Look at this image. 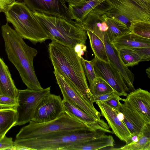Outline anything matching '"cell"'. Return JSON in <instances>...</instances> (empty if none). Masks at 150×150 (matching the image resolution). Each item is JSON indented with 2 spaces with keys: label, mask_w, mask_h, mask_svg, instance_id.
Here are the masks:
<instances>
[{
  "label": "cell",
  "mask_w": 150,
  "mask_h": 150,
  "mask_svg": "<svg viewBox=\"0 0 150 150\" xmlns=\"http://www.w3.org/2000/svg\"><path fill=\"white\" fill-rule=\"evenodd\" d=\"M1 30L8 58L17 69L27 88L33 90L43 89L35 73L33 64L37 50L27 45L8 22L2 26Z\"/></svg>",
  "instance_id": "cell-1"
},
{
  "label": "cell",
  "mask_w": 150,
  "mask_h": 150,
  "mask_svg": "<svg viewBox=\"0 0 150 150\" xmlns=\"http://www.w3.org/2000/svg\"><path fill=\"white\" fill-rule=\"evenodd\" d=\"M48 51L54 68L66 78L80 94L92 102V95L81 63L83 58L73 48L54 40L49 44Z\"/></svg>",
  "instance_id": "cell-2"
},
{
  "label": "cell",
  "mask_w": 150,
  "mask_h": 150,
  "mask_svg": "<svg viewBox=\"0 0 150 150\" xmlns=\"http://www.w3.org/2000/svg\"><path fill=\"white\" fill-rule=\"evenodd\" d=\"M105 133L86 130L57 132L36 138L16 139L14 146L29 150H63L67 146L94 139Z\"/></svg>",
  "instance_id": "cell-3"
},
{
  "label": "cell",
  "mask_w": 150,
  "mask_h": 150,
  "mask_svg": "<svg viewBox=\"0 0 150 150\" xmlns=\"http://www.w3.org/2000/svg\"><path fill=\"white\" fill-rule=\"evenodd\" d=\"M4 12L7 22L12 24L23 39L34 44L50 39L42 24L23 2L15 1Z\"/></svg>",
  "instance_id": "cell-4"
},
{
  "label": "cell",
  "mask_w": 150,
  "mask_h": 150,
  "mask_svg": "<svg viewBox=\"0 0 150 150\" xmlns=\"http://www.w3.org/2000/svg\"><path fill=\"white\" fill-rule=\"evenodd\" d=\"M33 13L45 28L51 40L73 48L77 44H85L86 32L76 22L61 17L37 12Z\"/></svg>",
  "instance_id": "cell-5"
},
{
  "label": "cell",
  "mask_w": 150,
  "mask_h": 150,
  "mask_svg": "<svg viewBox=\"0 0 150 150\" xmlns=\"http://www.w3.org/2000/svg\"><path fill=\"white\" fill-rule=\"evenodd\" d=\"M81 130L95 131L65 110L58 118L49 122L37 123L32 121H30L28 125L21 128L16 135V138H33L57 132Z\"/></svg>",
  "instance_id": "cell-6"
},
{
  "label": "cell",
  "mask_w": 150,
  "mask_h": 150,
  "mask_svg": "<svg viewBox=\"0 0 150 150\" xmlns=\"http://www.w3.org/2000/svg\"><path fill=\"white\" fill-rule=\"evenodd\" d=\"M110 8L104 13L106 16L115 18L129 29L132 24L138 21L150 22V13L133 0H105Z\"/></svg>",
  "instance_id": "cell-7"
},
{
  "label": "cell",
  "mask_w": 150,
  "mask_h": 150,
  "mask_svg": "<svg viewBox=\"0 0 150 150\" xmlns=\"http://www.w3.org/2000/svg\"><path fill=\"white\" fill-rule=\"evenodd\" d=\"M50 86L39 90L27 88L18 90L17 104L15 108L17 121L15 125L20 126L32 121L35 109L43 98L50 93Z\"/></svg>",
  "instance_id": "cell-8"
},
{
  "label": "cell",
  "mask_w": 150,
  "mask_h": 150,
  "mask_svg": "<svg viewBox=\"0 0 150 150\" xmlns=\"http://www.w3.org/2000/svg\"><path fill=\"white\" fill-rule=\"evenodd\" d=\"M54 74L63 95V100L76 106L96 120H100L102 116L95 108L93 103L80 94L70 82L54 68Z\"/></svg>",
  "instance_id": "cell-9"
},
{
  "label": "cell",
  "mask_w": 150,
  "mask_h": 150,
  "mask_svg": "<svg viewBox=\"0 0 150 150\" xmlns=\"http://www.w3.org/2000/svg\"><path fill=\"white\" fill-rule=\"evenodd\" d=\"M91 61L96 77L104 80L119 96H127L129 90L119 71L109 62L96 57Z\"/></svg>",
  "instance_id": "cell-10"
},
{
  "label": "cell",
  "mask_w": 150,
  "mask_h": 150,
  "mask_svg": "<svg viewBox=\"0 0 150 150\" xmlns=\"http://www.w3.org/2000/svg\"><path fill=\"white\" fill-rule=\"evenodd\" d=\"M64 111L60 96L50 93L44 96L38 105L32 121L37 123L49 122L58 118Z\"/></svg>",
  "instance_id": "cell-11"
},
{
  "label": "cell",
  "mask_w": 150,
  "mask_h": 150,
  "mask_svg": "<svg viewBox=\"0 0 150 150\" xmlns=\"http://www.w3.org/2000/svg\"><path fill=\"white\" fill-rule=\"evenodd\" d=\"M96 103L101 111V115L105 118L113 133L121 140L125 142L126 144L130 143L132 135L123 120L119 118L118 111L104 101Z\"/></svg>",
  "instance_id": "cell-12"
},
{
  "label": "cell",
  "mask_w": 150,
  "mask_h": 150,
  "mask_svg": "<svg viewBox=\"0 0 150 150\" xmlns=\"http://www.w3.org/2000/svg\"><path fill=\"white\" fill-rule=\"evenodd\" d=\"M31 11L71 19L64 0H23Z\"/></svg>",
  "instance_id": "cell-13"
},
{
  "label": "cell",
  "mask_w": 150,
  "mask_h": 150,
  "mask_svg": "<svg viewBox=\"0 0 150 150\" xmlns=\"http://www.w3.org/2000/svg\"><path fill=\"white\" fill-rule=\"evenodd\" d=\"M118 109L122 116V120L132 137L137 135L144 127L149 124L133 107L126 99H122Z\"/></svg>",
  "instance_id": "cell-14"
},
{
  "label": "cell",
  "mask_w": 150,
  "mask_h": 150,
  "mask_svg": "<svg viewBox=\"0 0 150 150\" xmlns=\"http://www.w3.org/2000/svg\"><path fill=\"white\" fill-rule=\"evenodd\" d=\"M103 41L109 62L119 71L129 91H134L135 90L134 86V75L122 62L117 49L110 41L107 33L105 35Z\"/></svg>",
  "instance_id": "cell-15"
},
{
  "label": "cell",
  "mask_w": 150,
  "mask_h": 150,
  "mask_svg": "<svg viewBox=\"0 0 150 150\" xmlns=\"http://www.w3.org/2000/svg\"><path fill=\"white\" fill-rule=\"evenodd\" d=\"M103 13L99 10H93L88 13L81 22L78 23L86 31L91 32L103 41L108 28Z\"/></svg>",
  "instance_id": "cell-16"
},
{
  "label": "cell",
  "mask_w": 150,
  "mask_h": 150,
  "mask_svg": "<svg viewBox=\"0 0 150 150\" xmlns=\"http://www.w3.org/2000/svg\"><path fill=\"white\" fill-rule=\"evenodd\" d=\"M126 99L150 124V93L139 88L127 94Z\"/></svg>",
  "instance_id": "cell-17"
},
{
  "label": "cell",
  "mask_w": 150,
  "mask_h": 150,
  "mask_svg": "<svg viewBox=\"0 0 150 150\" xmlns=\"http://www.w3.org/2000/svg\"><path fill=\"white\" fill-rule=\"evenodd\" d=\"M109 6L105 1L91 0L82 2L74 5H68V9L71 16L77 23H81L91 10L97 9L103 11L106 10Z\"/></svg>",
  "instance_id": "cell-18"
},
{
  "label": "cell",
  "mask_w": 150,
  "mask_h": 150,
  "mask_svg": "<svg viewBox=\"0 0 150 150\" xmlns=\"http://www.w3.org/2000/svg\"><path fill=\"white\" fill-rule=\"evenodd\" d=\"M0 90L1 95L17 98L18 90L15 85L7 66L0 57Z\"/></svg>",
  "instance_id": "cell-19"
},
{
  "label": "cell",
  "mask_w": 150,
  "mask_h": 150,
  "mask_svg": "<svg viewBox=\"0 0 150 150\" xmlns=\"http://www.w3.org/2000/svg\"><path fill=\"white\" fill-rule=\"evenodd\" d=\"M118 49L150 47V39L142 38L130 31L117 38L111 42Z\"/></svg>",
  "instance_id": "cell-20"
},
{
  "label": "cell",
  "mask_w": 150,
  "mask_h": 150,
  "mask_svg": "<svg viewBox=\"0 0 150 150\" xmlns=\"http://www.w3.org/2000/svg\"><path fill=\"white\" fill-rule=\"evenodd\" d=\"M115 144L113 137L104 134L92 140L67 146L63 150H96L107 147H113Z\"/></svg>",
  "instance_id": "cell-21"
},
{
  "label": "cell",
  "mask_w": 150,
  "mask_h": 150,
  "mask_svg": "<svg viewBox=\"0 0 150 150\" xmlns=\"http://www.w3.org/2000/svg\"><path fill=\"white\" fill-rule=\"evenodd\" d=\"M150 124H146L131 142L117 149L122 150H150Z\"/></svg>",
  "instance_id": "cell-22"
},
{
  "label": "cell",
  "mask_w": 150,
  "mask_h": 150,
  "mask_svg": "<svg viewBox=\"0 0 150 150\" xmlns=\"http://www.w3.org/2000/svg\"><path fill=\"white\" fill-rule=\"evenodd\" d=\"M16 121L17 112L15 109H0V139L15 126Z\"/></svg>",
  "instance_id": "cell-23"
},
{
  "label": "cell",
  "mask_w": 150,
  "mask_h": 150,
  "mask_svg": "<svg viewBox=\"0 0 150 150\" xmlns=\"http://www.w3.org/2000/svg\"><path fill=\"white\" fill-rule=\"evenodd\" d=\"M104 15L105 20L108 27L107 34L111 42L117 38L130 31L129 29L121 21Z\"/></svg>",
  "instance_id": "cell-24"
},
{
  "label": "cell",
  "mask_w": 150,
  "mask_h": 150,
  "mask_svg": "<svg viewBox=\"0 0 150 150\" xmlns=\"http://www.w3.org/2000/svg\"><path fill=\"white\" fill-rule=\"evenodd\" d=\"M86 32L95 57L102 61L109 62L103 41L91 32L88 31Z\"/></svg>",
  "instance_id": "cell-25"
},
{
  "label": "cell",
  "mask_w": 150,
  "mask_h": 150,
  "mask_svg": "<svg viewBox=\"0 0 150 150\" xmlns=\"http://www.w3.org/2000/svg\"><path fill=\"white\" fill-rule=\"evenodd\" d=\"M117 50L120 59L126 66H133L141 62V57L132 49L122 48Z\"/></svg>",
  "instance_id": "cell-26"
},
{
  "label": "cell",
  "mask_w": 150,
  "mask_h": 150,
  "mask_svg": "<svg viewBox=\"0 0 150 150\" xmlns=\"http://www.w3.org/2000/svg\"><path fill=\"white\" fill-rule=\"evenodd\" d=\"M89 88L92 96H96L115 91L110 86L101 78L96 77Z\"/></svg>",
  "instance_id": "cell-27"
},
{
  "label": "cell",
  "mask_w": 150,
  "mask_h": 150,
  "mask_svg": "<svg viewBox=\"0 0 150 150\" xmlns=\"http://www.w3.org/2000/svg\"><path fill=\"white\" fill-rule=\"evenodd\" d=\"M130 32L142 38L150 39V22L138 21L133 22Z\"/></svg>",
  "instance_id": "cell-28"
},
{
  "label": "cell",
  "mask_w": 150,
  "mask_h": 150,
  "mask_svg": "<svg viewBox=\"0 0 150 150\" xmlns=\"http://www.w3.org/2000/svg\"><path fill=\"white\" fill-rule=\"evenodd\" d=\"M81 63L85 76L90 85L96 77L93 63L91 60L88 61L83 58L81 59Z\"/></svg>",
  "instance_id": "cell-29"
},
{
  "label": "cell",
  "mask_w": 150,
  "mask_h": 150,
  "mask_svg": "<svg viewBox=\"0 0 150 150\" xmlns=\"http://www.w3.org/2000/svg\"><path fill=\"white\" fill-rule=\"evenodd\" d=\"M17 104V98L0 95V108H12L15 109Z\"/></svg>",
  "instance_id": "cell-30"
},
{
  "label": "cell",
  "mask_w": 150,
  "mask_h": 150,
  "mask_svg": "<svg viewBox=\"0 0 150 150\" xmlns=\"http://www.w3.org/2000/svg\"><path fill=\"white\" fill-rule=\"evenodd\" d=\"M140 56L141 62L148 61L150 60V47H140L131 48Z\"/></svg>",
  "instance_id": "cell-31"
},
{
  "label": "cell",
  "mask_w": 150,
  "mask_h": 150,
  "mask_svg": "<svg viewBox=\"0 0 150 150\" xmlns=\"http://www.w3.org/2000/svg\"><path fill=\"white\" fill-rule=\"evenodd\" d=\"M14 146V142L11 137L6 135L0 139V150H12Z\"/></svg>",
  "instance_id": "cell-32"
},
{
  "label": "cell",
  "mask_w": 150,
  "mask_h": 150,
  "mask_svg": "<svg viewBox=\"0 0 150 150\" xmlns=\"http://www.w3.org/2000/svg\"><path fill=\"white\" fill-rule=\"evenodd\" d=\"M118 96L115 91H112L98 96H92V102L93 103L99 101H105L112 98Z\"/></svg>",
  "instance_id": "cell-33"
},
{
  "label": "cell",
  "mask_w": 150,
  "mask_h": 150,
  "mask_svg": "<svg viewBox=\"0 0 150 150\" xmlns=\"http://www.w3.org/2000/svg\"><path fill=\"white\" fill-rule=\"evenodd\" d=\"M122 98L120 96L114 97L106 100L103 101L111 107L116 109L118 111L121 103L120 100H122Z\"/></svg>",
  "instance_id": "cell-34"
},
{
  "label": "cell",
  "mask_w": 150,
  "mask_h": 150,
  "mask_svg": "<svg viewBox=\"0 0 150 150\" xmlns=\"http://www.w3.org/2000/svg\"><path fill=\"white\" fill-rule=\"evenodd\" d=\"M138 5L150 13V0H133Z\"/></svg>",
  "instance_id": "cell-35"
},
{
  "label": "cell",
  "mask_w": 150,
  "mask_h": 150,
  "mask_svg": "<svg viewBox=\"0 0 150 150\" xmlns=\"http://www.w3.org/2000/svg\"><path fill=\"white\" fill-rule=\"evenodd\" d=\"M75 52L81 58H83L82 56L86 50V47L85 44L80 43L75 45L74 48Z\"/></svg>",
  "instance_id": "cell-36"
},
{
  "label": "cell",
  "mask_w": 150,
  "mask_h": 150,
  "mask_svg": "<svg viewBox=\"0 0 150 150\" xmlns=\"http://www.w3.org/2000/svg\"><path fill=\"white\" fill-rule=\"evenodd\" d=\"M15 1V0H0V12H4Z\"/></svg>",
  "instance_id": "cell-37"
},
{
  "label": "cell",
  "mask_w": 150,
  "mask_h": 150,
  "mask_svg": "<svg viewBox=\"0 0 150 150\" xmlns=\"http://www.w3.org/2000/svg\"><path fill=\"white\" fill-rule=\"evenodd\" d=\"M68 4V5H74L83 2L82 0H64Z\"/></svg>",
  "instance_id": "cell-38"
},
{
  "label": "cell",
  "mask_w": 150,
  "mask_h": 150,
  "mask_svg": "<svg viewBox=\"0 0 150 150\" xmlns=\"http://www.w3.org/2000/svg\"><path fill=\"white\" fill-rule=\"evenodd\" d=\"M146 73L148 77L150 78V67L147 68L146 70Z\"/></svg>",
  "instance_id": "cell-39"
},
{
  "label": "cell",
  "mask_w": 150,
  "mask_h": 150,
  "mask_svg": "<svg viewBox=\"0 0 150 150\" xmlns=\"http://www.w3.org/2000/svg\"><path fill=\"white\" fill-rule=\"evenodd\" d=\"M83 2H86L91 0H82ZM99 1H100L102 2L105 1V0H97Z\"/></svg>",
  "instance_id": "cell-40"
},
{
  "label": "cell",
  "mask_w": 150,
  "mask_h": 150,
  "mask_svg": "<svg viewBox=\"0 0 150 150\" xmlns=\"http://www.w3.org/2000/svg\"><path fill=\"white\" fill-rule=\"evenodd\" d=\"M0 95H1V91H0Z\"/></svg>",
  "instance_id": "cell-41"
}]
</instances>
